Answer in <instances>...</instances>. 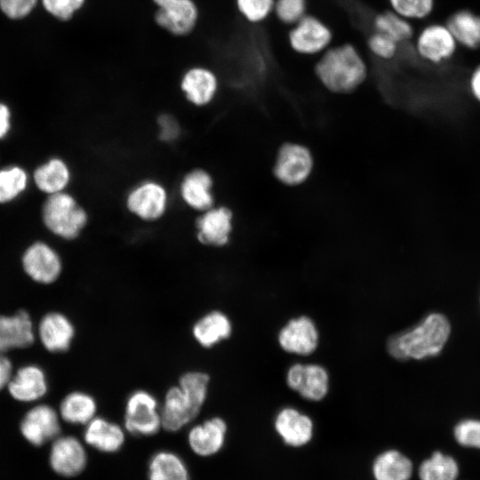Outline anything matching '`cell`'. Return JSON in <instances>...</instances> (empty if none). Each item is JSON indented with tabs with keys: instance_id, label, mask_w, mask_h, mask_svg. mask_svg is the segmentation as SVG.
<instances>
[{
	"instance_id": "6da1fadb",
	"label": "cell",
	"mask_w": 480,
	"mask_h": 480,
	"mask_svg": "<svg viewBox=\"0 0 480 480\" xmlns=\"http://www.w3.org/2000/svg\"><path fill=\"white\" fill-rule=\"evenodd\" d=\"M209 383V375L202 371L183 373L164 394L160 406L163 428L177 432L191 423L207 399Z\"/></svg>"
},
{
	"instance_id": "7a4b0ae2",
	"label": "cell",
	"mask_w": 480,
	"mask_h": 480,
	"mask_svg": "<svg viewBox=\"0 0 480 480\" xmlns=\"http://www.w3.org/2000/svg\"><path fill=\"white\" fill-rule=\"evenodd\" d=\"M451 332L448 319L431 313L415 326L391 336L387 343L388 354L395 359H424L436 356L444 347Z\"/></svg>"
},
{
	"instance_id": "3957f363",
	"label": "cell",
	"mask_w": 480,
	"mask_h": 480,
	"mask_svg": "<svg viewBox=\"0 0 480 480\" xmlns=\"http://www.w3.org/2000/svg\"><path fill=\"white\" fill-rule=\"evenodd\" d=\"M315 73L328 91L345 94L364 82L368 69L358 50L350 44H343L329 47L321 54Z\"/></svg>"
},
{
	"instance_id": "277c9868",
	"label": "cell",
	"mask_w": 480,
	"mask_h": 480,
	"mask_svg": "<svg viewBox=\"0 0 480 480\" xmlns=\"http://www.w3.org/2000/svg\"><path fill=\"white\" fill-rule=\"evenodd\" d=\"M41 220L52 236L63 241H75L88 228L90 213L68 190L46 196L41 208Z\"/></svg>"
},
{
	"instance_id": "5b68a950",
	"label": "cell",
	"mask_w": 480,
	"mask_h": 480,
	"mask_svg": "<svg viewBox=\"0 0 480 480\" xmlns=\"http://www.w3.org/2000/svg\"><path fill=\"white\" fill-rule=\"evenodd\" d=\"M124 206L137 220L144 223L158 222L169 212L171 193L160 180L145 178L126 191Z\"/></svg>"
},
{
	"instance_id": "8992f818",
	"label": "cell",
	"mask_w": 480,
	"mask_h": 480,
	"mask_svg": "<svg viewBox=\"0 0 480 480\" xmlns=\"http://www.w3.org/2000/svg\"><path fill=\"white\" fill-rule=\"evenodd\" d=\"M124 426L126 432L134 436L156 435L163 428L156 397L144 389L132 392L125 401Z\"/></svg>"
},
{
	"instance_id": "52a82bcc",
	"label": "cell",
	"mask_w": 480,
	"mask_h": 480,
	"mask_svg": "<svg viewBox=\"0 0 480 480\" xmlns=\"http://www.w3.org/2000/svg\"><path fill=\"white\" fill-rule=\"evenodd\" d=\"M313 167L314 158L308 148L300 143L285 142L278 148L273 173L282 184L298 186L308 179Z\"/></svg>"
},
{
	"instance_id": "ba28073f",
	"label": "cell",
	"mask_w": 480,
	"mask_h": 480,
	"mask_svg": "<svg viewBox=\"0 0 480 480\" xmlns=\"http://www.w3.org/2000/svg\"><path fill=\"white\" fill-rule=\"evenodd\" d=\"M196 240L203 245L213 248L226 246L234 228V213L226 205H214L197 213L194 224Z\"/></svg>"
},
{
	"instance_id": "9c48e42d",
	"label": "cell",
	"mask_w": 480,
	"mask_h": 480,
	"mask_svg": "<svg viewBox=\"0 0 480 480\" xmlns=\"http://www.w3.org/2000/svg\"><path fill=\"white\" fill-rule=\"evenodd\" d=\"M156 6L154 20L158 27L176 36L189 35L199 19L194 0H153Z\"/></svg>"
},
{
	"instance_id": "30bf717a",
	"label": "cell",
	"mask_w": 480,
	"mask_h": 480,
	"mask_svg": "<svg viewBox=\"0 0 480 480\" xmlns=\"http://www.w3.org/2000/svg\"><path fill=\"white\" fill-rule=\"evenodd\" d=\"M332 39L330 28L317 17L308 14L292 25L288 34L291 48L305 56L321 55L330 47Z\"/></svg>"
},
{
	"instance_id": "8fae6325",
	"label": "cell",
	"mask_w": 480,
	"mask_h": 480,
	"mask_svg": "<svg viewBox=\"0 0 480 480\" xmlns=\"http://www.w3.org/2000/svg\"><path fill=\"white\" fill-rule=\"evenodd\" d=\"M177 193L182 204L196 213L215 205L214 179L203 167L187 171L180 179Z\"/></svg>"
},
{
	"instance_id": "7c38bea8",
	"label": "cell",
	"mask_w": 480,
	"mask_h": 480,
	"mask_svg": "<svg viewBox=\"0 0 480 480\" xmlns=\"http://www.w3.org/2000/svg\"><path fill=\"white\" fill-rule=\"evenodd\" d=\"M21 264L32 280L43 284L54 283L63 269V262L58 251L47 242L40 240L26 248Z\"/></svg>"
},
{
	"instance_id": "4fadbf2b",
	"label": "cell",
	"mask_w": 480,
	"mask_h": 480,
	"mask_svg": "<svg viewBox=\"0 0 480 480\" xmlns=\"http://www.w3.org/2000/svg\"><path fill=\"white\" fill-rule=\"evenodd\" d=\"M285 380L290 389L312 402L323 400L330 388L329 373L323 365L317 364H292L286 372Z\"/></svg>"
},
{
	"instance_id": "5bb4252c",
	"label": "cell",
	"mask_w": 480,
	"mask_h": 480,
	"mask_svg": "<svg viewBox=\"0 0 480 480\" xmlns=\"http://www.w3.org/2000/svg\"><path fill=\"white\" fill-rule=\"evenodd\" d=\"M60 420L59 412L51 405L36 404L24 415L20 426V433L29 444L41 446L60 436Z\"/></svg>"
},
{
	"instance_id": "9a60e30c",
	"label": "cell",
	"mask_w": 480,
	"mask_h": 480,
	"mask_svg": "<svg viewBox=\"0 0 480 480\" xmlns=\"http://www.w3.org/2000/svg\"><path fill=\"white\" fill-rule=\"evenodd\" d=\"M277 342L287 353L309 356L318 347L319 332L309 316H300L292 318L281 328Z\"/></svg>"
},
{
	"instance_id": "2e32d148",
	"label": "cell",
	"mask_w": 480,
	"mask_h": 480,
	"mask_svg": "<svg viewBox=\"0 0 480 480\" xmlns=\"http://www.w3.org/2000/svg\"><path fill=\"white\" fill-rule=\"evenodd\" d=\"M219 87L216 73L204 66L188 68L180 80V89L185 100L196 108L209 106L215 100Z\"/></svg>"
},
{
	"instance_id": "e0dca14e",
	"label": "cell",
	"mask_w": 480,
	"mask_h": 480,
	"mask_svg": "<svg viewBox=\"0 0 480 480\" xmlns=\"http://www.w3.org/2000/svg\"><path fill=\"white\" fill-rule=\"evenodd\" d=\"M49 463L58 475L71 477L79 475L87 464L84 444L73 436H59L51 445Z\"/></svg>"
},
{
	"instance_id": "ac0fdd59",
	"label": "cell",
	"mask_w": 480,
	"mask_h": 480,
	"mask_svg": "<svg viewBox=\"0 0 480 480\" xmlns=\"http://www.w3.org/2000/svg\"><path fill=\"white\" fill-rule=\"evenodd\" d=\"M457 45L446 24L434 23L423 28L418 34L415 50L421 59L437 64L452 58Z\"/></svg>"
},
{
	"instance_id": "d6986e66",
	"label": "cell",
	"mask_w": 480,
	"mask_h": 480,
	"mask_svg": "<svg viewBox=\"0 0 480 480\" xmlns=\"http://www.w3.org/2000/svg\"><path fill=\"white\" fill-rule=\"evenodd\" d=\"M274 428L283 443L292 448L308 444L314 436V422L293 407H284L276 415Z\"/></svg>"
},
{
	"instance_id": "ffe728a7",
	"label": "cell",
	"mask_w": 480,
	"mask_h": 480,
	"mask_svg": "<svg viewBox=\"0 0 480 480\" xmlns=\"http://www.w3.org/2000/svg\"><path fill=\"white\" fill-rule=\"evenodd\" d=\"M228 425L220 417H212L190 428L188 444L192 452L200 457L217 454L224 446Z\"/></svg>"
},
{
	"instance_id": "44dd1931",
	"label": "cell",
	"mask_w": 480,
	"mask_h": 480,
	"mask_svg": "<svg viewBox=\"0 0 480 480\" xmlns=\"http://www.w3.org/2000/svg\"><path fill=\"white\" fill-rule=\"evenodd\" d=\"M37 335L47 351L62 353L70 348L76 335V328L66 315L60 312H49L40 320Z\"/></svg>"
},
{
	"instance_id": "7402d4cb",
	"label": "cell",
	"mask_w": 480,
	"mask_h": 480,
	"mask_svg": "<svg viewBox=\"0 0 480 480\" xmlns=\"http://www.w3.org/2000/svg\"><path fill=\"white\" fill-rule=\"evenodd\" d=\"M7 389L12 397L19 402H36L48 392L46 374L36 364L24 365L12 374Z\"/></svg>"
},
{
	"instance_id": "603a6c76",
	"label": "cell",
	"mask_w": 480,
	"mask_h": 480,
	"mask_svg": "<svg viewBox=\"0 0 480 480\" xmlns=\"http://www.w3.org/2000/svg\"><path fill=\"white\" fill-rule=\"evenodd\" d=\"M32 180L36 188L47 196L68 191L73 172L68 161L52 156L35 168Z\"/></svg>"
},
{
	"instance_id": "cb8c5ba5",
	"label": "cell",
	"mask_w": 480,
	"mask_h": 480,
	"mask_svg": "<svg viewBox=\"0 0 480 480\" xmlns=\"http://www.w3.org/2000/svg\"><path fill=\"white\" fill-rule=\"evenodd\" d=\"M36 332L29 314L20 310L12 316L0 315V353L32 345Z\"/></svg>"
},
{
	"instance_id": "d4e9b609",
	"label": "cell",
	"mask_w": 480,
	"mask_h": 480,
	"mask_svg": "<svg viewBox=\"0 0 480 480\" xmlns=\"http://www.w3.org/2000/svg\"><path fill=\"white\" fill-rule=\"evenodd\" d=\"M125 431L119 424L96 416L84 426V441L100 452L113 453L123 447Z\"/></svg>"
},
{
	"instance_id": "484cf974",
	"label": "cell",
	"mask_w": 480,
	"mask_h": 480,
	"mask_svg": "<svg viewBox=\"0 0 480 480\" xmlns=\"http://www.w3.org/2000/svg\"><path fill=\"white\" fill-rule=\"evenodd\" d=\"M229 317L220 310H212L198 318L192 326L195 340L203 348H211L232 334Z\"/></svg>"
},
{
	"instance_id": "4316f807",
	"label": "cell",
	"mask_w": 480,
	"mask_h": 480,
	"mask_svg": "<svg viewBox=\"0 0 480 480\" xmlns=\"http://www.w3.org/2000/svg\"><path fill=\"white\" fill-rule=\"evenodd\" d=\"M98 404L85 391L76 390L67 394L59 406L60 419L71 425L85 426L97 416Z\"/></svg>"
},
{
	"instance_id": "83f0119b",
	"label": "cell",
	"mask_w": 480,
	"mask_h": 480,
	"mask_svg": "<svg viewBox=\"0 0 480 480\" xmlns=\"http://www.w3.org/2000/svg\"><path fill=\"white\" fill-rule=\"evenodd\" d=\"M412 470L409 458L394 449L378 454L372 464L374 480H409Z\"/></svg>"
},
{
	"instance_id": "f1b7e54d",
	"label": "cell",
	"mask_w": 480,
	"mask_h": 480,
	"mask_svg": "<svg viewBox=\"0 0 480 480\" xmlns=\"http://www.w3.org/2000/svg\"><path fill=\"white\" fill-rule=\"evenodd\" d=\"M148 480H190L185 461L171 451L153 454L148 462Z\"/></svg>"
},
{
	"instance_id": "f546056e",
	"label": "cell",
	"mask_w": 480,
	"mask_h": 480,
	"mask_svg": "<svg viewBox=\"0 0 480 480\" xmlns=\"http://www.w3.org/2000/svg\"><path fill=\"white\" fill-rule=\"evenodd\" d=\"M456 42L474 50L480 47V16L468 10H461L450 16L446 23Z\"/></svg>"
},
{
	"instance_id": "4dcf8cb0",
	"label": "cell",
	"mask_w": 480,
	"mask_h": 480,
	"mask_svg": "<svg viewBox=\"0 0 480 480\" xmlns=\"http://www.w3.org/2000/svg\"><path fill=\"white\" fill-rule=\"evenodd\" d=\"M30 177L23 167L12 164L0 169V204L18 199L28 188Z\"/></svg>"
},
{
	"instance_id": "1f68e13d",
	"label": "cell",
	"mask_w": 480,
	"mask_h": 480,
	"mask_svg": "<svg viewBox=\"0 0 480 480\" xmlns=\"http://www.w3.org/2000/svg\"><path fill=\"white\" fill-rule=\"evenodd\" d=\"M374 31L384 34L397 44L406 42L413 36V27L410 20L392 10L378 13L372 20Z\"/></svg>"
},
{
	"instance_id": "d6a6232c",
	"label": "cell",
	"mask_w": 480,
	"mask_h": 480,
	"mask_svg": "<svg viewBox=\"0 0 480 480\" xmlns=\"http://www.w3.org/2000/svg\"><path fill=\"white\" fill-rule=\"evenodd\" d=\"M458 474L459 467L455 460L439 452H434L419 468L420 480H455Z\"/></svg>"
},
{
	"instance_id": "836d02e7",
	"label": "cell",
	"mask_w": 480,
	"mask_h": 480,
	"mask_svg": "<svg viewBox=\"0 0 480 480\" xmlns=\"http://www.w3.org/2000/svg\"><path fill=\"white\" fill-rule=\"evenodd\" d=\"M393 12L408 20H422L430 15L435 0H388Z\"/></svg>"
},
{
	"instance_id": "e575fe53",
	"label": "cell",
	"mask_w": 480,
	"mask_h": 480,
	"mask_svg": "<svg viewBox=\"0 0 480 480\" xmlns=\"http://www.w3.org/2000/svg\"><path fill=\"white\" fill-rule=\"evenodd\" d=\"M236 5L246 21L258 24L274 12L275 0H236Z\"/></svg>"
},
{
	"instance_id": "d590c367",
	"label": "cell",
	"mask_w": 480,
	"mask_h": 480,
	"mask_svg": "<svg viewBox=\"0 0 480 480\" xmlns=\"http://www.w3.org/2000/svg\"><path fill=\"white\" fill-rule=\"evenodd\" d=\"M307 0H275L274 13L284 24L292 26L306 15Z\"/></svg>"
},
{
	"instance_id": "8d00e7d4",
	"label": "cell",
	"mask_w": 480,
	"mask_h": 480,
	"mask_svg": "<svg viewBox=\"0 0 480 480\" xmlns=\"http://www.w3.org/2000/svg\"><path fill=\"white\" fill-rule=\"evenodd\" d=\"M86 0H41L44 9L59 20H71L84 5Z\"/></svg>"
},
{
	"instance_id": "74e56055",
	"label": "cell",
	"mask_w": 480,
	"mask_h": 480,
	"mask_svg": "<svg viewBox=\"0 0 480 480\" xmlns=\"http://www.w3.org/2000/svg\"><path fill=\"white\" fill-rule=\"evenodd\" d=\"M453 433L460 444L480 449V420H461L455 426Z\"/></svg>"
},
{
	"instance_id": "f35d334b",
	"label": "cell",
	"mask_w": 480,
	"mask_h": 480,
	"mask_svg": "<svg viewBox=\"0 0 480 480\" xmlns=\"http://www.w3.org/2000/svg\"><path fill=\"white\" fill-rule=\"evenodd\" d=\"M398 44L388 36L376 31L367 40L370 52L375 57L383 60H389L396 56Z\"/></svg>"
},
{
	"instance_id": "ab89813d",
	"label": "cell",
	"mask_w": 480,
	"mask_h": 480,
	"mask_svg": "<svg viewBox=\"0 0 480 480\" xmlns=\"http://www.w3.org/2000/svg\"><path fill=\"white\" fill-rule=\"evenodd\" d=\"M157 135L163 142H174L181 135V125L179 120L169 113L160 114L156 119Z\"/></svg>"
},
{
	"instance_id": "60d3db41",
	"label": "cell",
	"mask_w": 480,
	"mask_h": 480,
	"mask_svg": "<svg viewBox=\"0 0 480 480\" xmlns=\"http://www.w3.org/2000/svg\"><path fill=\"white\" fill-rule=\"evenodd\" d=\"M38 0H0L1 12L11 20H21L36 8Z\"/></svg>"
},
{
	"instance_id": "b9f144b4",
	"label": "cell",
	"mask_w": 480,
	"mask_h": 480,
	"mask_svg": "<svg viewBox=\"0 0 480 480\" xmlns=\"http://www.w3.org/2000/svg\"><path fill=\"white\" fill-rule=\"evenodd\" d=\"M12 130V111L10 107L0 101V140L5 139Z\"/></svg>"
},
{
	"instance_id": "7bdbcfd3",
	"label": "cell",
	"mask_w": 480,
	"mask_h": 480,
	"mask_svg": "<svg viewBox=\"0 0 480 480\" xmlns=\"http://www.w3.org/2000/svg\"><path fill=\"white\" fill-rule=\"evenodd\" d=\"M12 374V362L3 353H0V391L4 388H7Z\"/></svg>"
},
{
	"instance_id": "ee69618b",
	"label": "cell",
	"mask_w": 480,
	"mask_h": 480,
	"mask_svg": "<svg viewBox=\"0 0 480 480\" xmlns=\"http://www.w3.org/2000/svg\"><path fill=\"white\" fill-rule=\"evenodd\" d=\"M469 87L475 99L480 102V65L475 68L470 76Z\"/></svg>"
}]
</instances>
